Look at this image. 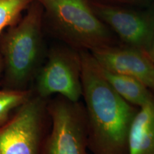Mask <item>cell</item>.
<instances>
[{"label": "cell", "instance_id": "8fae6325", "mask_svg": "<svg viewBox=\"0 0 154 154\" xmlns=\"http://www.w3.org/2000/svg\"><path fill=\"white\" fill-rule=\"evenodd\" d=\"M32 89L0 88V127L7 124L19 107L29 99Z\"/></svg>", "mask_w": 154, "mask_h": 154}, {"label": "cell", "instance_id": "6da1fadb", "mask_svg": "<svg viewBox=\"0 0 154 154\" xmlns=\"http://www.w3.org/2000/svg\"><path fill=\"white\" fill-rule=\"evenodd\" d=\"M82 99L92 154H128V136L138 107L109 85L89 51H81Z\"/></svg>", "mask_w": 154, "mask_h": 154}, {"label": "cell", "instance_id": "7c38bea8", "mask_svg": "<svg viewBox=\"0 0 154 154\" xmlns=\"http://www.w3.org/2000/svg\"><path fill=\"white\" fill-rule=\"evenodd\" d=\"M34 0H0V34L22 18Z\"/></svg>", "mask_w": 154, "mask_h": 154}, {"label": "cell", "instance_id": "5bb4252c", "mask_svg": "<svg viewBox=\"0 0 154 154\" xmlns=\"http://www.w3.org/2000/svg\"><path fill=\"white\" fill-rule=\"evenodd\" d=\"M2 72H3L2 59L1 56H0V86H1V79H2Z\"/></svg>", "mask_w": 154, "mask_h": 154}, {"label": "cell", "instance_id": "7a4b0ae2", "mask_svg": "<svg viewBox=\"0 0 154 154\" xmlns=\"http://www.w3.org/2000/svg\"><path fill=\"white\" fill-rule=\"evenodd\" d=\"M44 10L34 1L18 22L0 34L2 59V88H32L34 79L44 62Z\"/></svg>", "mask_w": 154, "mask_h": 154}, {"label": "cell", "instance_id": "3957f363", "mask_svg": "<svg viewBox=\"0 0 154 154\" xmlns=\"http://www.w3.org/2000/svg\"><path fill=\"white\" fill-rule=\"evenodd\" d=\"M42 6L54 35L79 51L120 43L88 0H34Z\"/></svg>", "mask_w": 154, "mask_h": 154}, {"label": "cell", "instance_id": "52a82bcc", "mask_svg": "<svg viewBox=\"0 0 154 154\" xmlns=\"http://www.w3.org/2000/svg\"><path fill=\"white\" fill-rule=\"evenodd\" d=\"M92 6L121 44L149 51L154 36V14L114 5Z\"/></svg>", "mask_w": 154, "mask_h": 154}, {"label": "cell", "instance_id": "9a60e30c", "mask_svg": "<svg viewBox=\"0 0 154 154\" xmlns=\"http://www.w3.org/2000/svg\"><path fill=\"white\" fill-rule=\"evenodd\" d=\"M113 1L123 2H142L143 0H113Z\"/></svg>", "mask_w": 154, "mask_h": 154}, {"label": "cell", "instance_id": "277c9868", "mask_svg": "<svg viewBox=\"0 0 154 154\" xmlns=\"http://www.w3.org/2000/svg\"><path fill=\"white\" fill-rule=\"evenodd\" d=\"M49 99L32 96L0 127V154H43L50 128Z\"/></svg>", "mask_w": 154, "mask_h": 154}, {"label": "cell", "instance_id": "ba28073f", "mask_svg": "<svg viewBox=\"0 0 154 154\" xmlns=\"http://www.w3.org/2000/svg\"><path fill=\"white\" fill-rule=\"evenodd\" d=\"M91 54L101 68L132 77L154 91V62L149 51L119 43Z\"/></svg>", "mask_w": 154, "mask_h": 154}, {"label": "cell", "instance_id": "30bf717a", "mask_svg": "<svg viewBox=\"0 0 154 154\" xmlns=\"http://www.w3.org/2000/svg\"><path fill=\"white\" fill-rule=\"evenodd\" d=\"M100 69L109 85L128 103L139 108L149 100L152 90L139 81L126 75L106 70L101 66Z\"/></svg>", "mask_w": 154, "mask_h": 154}, {"label": "cell", "instance_id": "9c48e42d", "mask_svg": "<svg viewBox=\"0 0 154 154\" xmlns=\"http://www.w3.org/2000/svg\"><path fill=\"white\" fill-rule=\"evenodd\" d=\"M128 154H154V91L135 115L128 136Z\"/></svg>", "mask_w": 154, "mask_h": 154}, {"label": "cell", "instance_id": "8992f818", "mask_svg": "<svg viewBox=\"0 0 154 154\" xmlns=\"http://www.w3.org/2000/svg\"><path fill=\"white\" fill-rule=\"evenodd\" d=\"M81 51L69 46L54 47L34 79L32 91L43 99L59 95L78 102L82 98Z\"/></svg>", "mask_w": 154, "mask_h": 154}, {"label": "cell", "instance_id": "5b68a950", "mask_svg": "<svg viewBox=\"0 0 154 154\" xmlns=\"http://www.w3.org/2000/svg\"><path fill=\"white\" fill-rule=\"evenodd\" d=\"M47 110L51 123L43 154H89L84 103L57 95L49 99Z\"/></svg>", "mask_w": 154, "mask_h": 154}, {"label": "cell", "instance_id": "4fadbf2b", "mask_svg": "<svg viewBox=\"0 0 154 154\" xmlns=\"http://www.w3.org/2000/svg\"><path fill=\"white\" fill-rule=\"evenodd\" d=\"M149 53L150 56H151L152 60H153V62H154V36H153V41H152L151 46V47H150Z\"/></svg>", "mask_w": 154, "mask_h": 154}]
</instances>
